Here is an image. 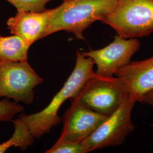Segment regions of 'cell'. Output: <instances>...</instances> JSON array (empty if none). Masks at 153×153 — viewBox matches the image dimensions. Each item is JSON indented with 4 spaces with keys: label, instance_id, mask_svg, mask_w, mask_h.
I'll use <instances>...</instances> for the list:
<instances>
[{
    "label": "cell",
    "instance_id": "1",
    "mask_svg": "<svg viewBox=\"0 0 153 153\" xmlns=\"http://www.w3.org/2000/svg\"><path fill=\"white\" fill-rule=\"evenodd\" d=\"M117 0H64L61 5L49 9L45 37L60 31L84 40L83 33L94 22H101L113 11Z\"/></svg>",
    "mask_w": 153,
    "mask_h": 153
},
{
    "label": "cell",
    "instance_id": "2",
    "mask_svg": "<svg viewBox=\"0 0 153 153\" xmlns=\"http://www.w3.org/2000/svg\"><path fill=\"white\" fill-rule=\"evenodd\" d=\"M94 65L91 58L85 56L82 52L78 51L73 71L49 104L36 114L19 116L27 124L34 138H39L49 133L53 126L60 123L61 119L58 115L60 108L66 100L76 97L86 82L95 75Z\"/></svg>",
    "mask_w": 153,
    "mask_h": 153
},
{
    "label": "cell",
    "instance_id": "3",
    "mask_svg": "<svg viewBox=\"0 0 153 153\" xmlns=\"http://www.w3.org/2000/svg\"><path fill=\"white\" fill-rule=\"evenodd\" d=\"M102 22L124 38L149 36L153 32V0H117L115 9Z\"/></svg>",
    "mask_w": 153,
    "mask_h": 153
},
{
    "label": "cell",
    "instance_id": "4",
    "mask_svg": "<svg viewBox=\"0 0 153 153\" xmlns=\"http://www.w3.org/2000/svg\"><path fill=\"white\" fill-rule=\"evenodd\" d=\"M129 95L126 83L120 78L99 76L95 73L71 100L100 114L109 116Z\"/></svg>",
    "mask_w": 153,
    "mask_h": 153
},
{
    "label": "cell",
    "instance_id": "5",
    "mask_svg": "<svg viewBox=\"0 0 153 153\" xmlns=\"http://www.w3.org/2000/svg\"><path fill=\"white\" fill-rule=\"evenodd\" d=\"M136 102L129 95L114 112L108 116L101 125L81 142L85 153L121 145L135 129L131 114Z\"/></svg>",
    "mask_w": 153,
    "mask_h": 153
},
{
    "label": "cell",
    "instance_id": "6",
    "mask_svg": "<svg viewBox=\"0 0 153 153\" xmlns=\"http://www.w3.org/2000/svg\"><path fill=\"white\" fill-rule=\"evenodd\" d=\"M42 82L27 60L0 63V97L30 105L35 99L34 88Z\"/></svg>",
    "mask_w": 153,
    "mask_h": 153
},
{
    "label": "cell",
    "instance_id": "7",
    "mask_svg": "<svg viewBox=\"0 0 153 153\" xmlns=\"http://www.w3.org/2000/svg\"><path fill=\"white\" fill-rule=\"evenodd\" d=\"M140 47L141 43L138 39L124 38L116 35L113 42L104 48L82 52V53L91 58L97 65V75L109 77L130 63Z\"/></svg>",
    "mask_w": 153,
    "mask_h": 153
},
{
    "label": "cell",
    "instance_id": "8",
    "mask_svg": "<svg viewBox=\"0 0 153 153\" xmlns=\"http://www.w3.org/2000/svg\"><path fill=\"white\" fill-rule=\"evenodd\" d=\"M64 116L59 140L81 143L90 136L108 116L100 114L79 103L72 102Z\"/></svg>",
    "mask_w": 153,
    "mask_h": 153
},
{
    "label": "cell",
    "instance_id": "9",
    "mask_svg": "<svg viewBox=\"0 0 153 153\" xmlns=\"http://www.w3.org/2000/svg\"><path fill=\"white\" fill-rule=\"evenodd\" d=\"M49 9L43 11L17 10L16 16L6 22L12 35H16L30 47L45 38L49 21Z\"/></svg>",
    "mask_w": 153,
    "mask_h": 153
},
{
    "label": "cell",
    "instance_id": "10",
    "mask_svg": "<svg viewBox=\"0 0 153 153\" xmlns=\"http://www.w3.org/2000/svg\"><path fill=\"white\" fill-rule=\"evenodd\" d=\"M128 88L130 95L141 103L144 95L153 89V56L138 61H131L116 71Z\"/></svg>",
    "mask_w": 153,
    "mask_h": 153
},
{
    "label": "cell",
    "instance_id": "11",
    "mask_svg": "<svg viewBox=\"0 0 153 153\" xmlns=\"http://www.w3.org/2000/svg\"><path fill=\"white\" fill-rule=\"evenodd\" d=\"M30 47L16 35H0V63L27 60Z\"/></svg>",
    "mask_w": 153,
    "mask_h": 153
},
{
    "label": "cell",
    "instance_id": "12",
    "mask_svg": "<svg viewBox=\"0 0 153 153\" xmlns=\"http://www.w3.org/2000/svg\"><path fill=\"white\" fill-rule=\"evenodd\" d=\"M14 126V131L8 140L0 144V153L6 152L11 147L19 148L21 150H26L34 142V137L27 124L19 116L11 120Z\"/></svg>",
    "mask_w": 153,
    "mask_h": 153
},
{
    "label": "cell",
    "instance_id": "13",
    "mask_svg": "<svg viewBox=\"0 0 153 153\" xmlns=\"http://www.w3.org/2000/svg\"><path fill=\"white\" fill-rule=\"evenodd\" d=\"M24 111V108L16 102L7 99L0 101V122L11 121L18 114Z\"/></svg>",
    "mask_w": 153,
    "mask_h": 153
},
{
    "label": "cell",
    "instance_id": "14",
    "mask_svg": "<svg viewBox=\"0 0 153 153\" xmlns=\"http://www.w3.org/2000/svg\"><path fill=\"white\" fill-rule=\"evenodd\" d=\"M16 7L17 10L43 11L46 4L51 0H5Z\"/></svg>",
    "mask_w": 153,
    "mask_h": 153
},
{
    "label": "cell",
    "instance_id": "15",
    "mask_svg": "<svg viewBox=\"0 0 153 153\" xmlns=\"http://www.w3.org/2000/svg\"><path fill=\"white\" fill-rule=\"evenodd\" d=\"M46 153H85L82 143L57 140Z\"/></svg>",
    "mask_w": 153,
    "mask_h": 153
},
{
    "label": "cell",
    "instance_id": "16",
    "mask_svg": "<svg viewBox=\"0 0 153 153\" xmlns=\"http://www.w3.org/2000/svg\"><path fill=\"white\" fill-rule=\"evenodd\" d=\"M142 103L148 104L153 107V89L144 95Z\"/></svg>",
    "mask_w": 153,
    "mask_h": 153
}]
</instances>
